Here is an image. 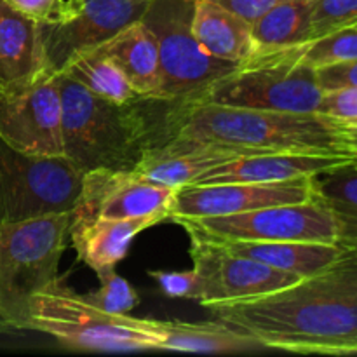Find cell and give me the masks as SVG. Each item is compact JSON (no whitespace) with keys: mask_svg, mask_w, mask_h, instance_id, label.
I'll return each instance as SVG.
<instances>
[{"mask_svg":"<svg viewBox=\"0 0 357 357\" xmlns=\"http://www.w3.org/2000/svg\"><path fill=\"white\" fill-rule=\"evenodd\" d=\"M70 213L0 223V319L10 331L28 328L30 300L58 279Z\"/></svg>","mask_w":357,"mask_h":357,"instance_id":"277c9868","label":"cell"},{"mask_svg":"<svg viewBox=\"0 0 357 357\" xmlns=\"http://www.w3.org/2000/svg\"><path fill=\"white\" fill-rule=\"evenodd\" d=\"M190 237L232 243V241H302L337 244L340 222L337 215L314 197L296 204L271 206L229 216L176 218Z\"/></svg>","mask_w":357,"mask_h":357,"instance_id":"9c48e42d","label":"cell"},{"mask_svg":"<svg viewBox=\"0 0 357 357\" xmlns=\"http://www.w3.org/2000/svg\"><path fill=\"white\" fill-rule=\"evenodd\" d=\"M317 112L333 115V117L342 119L349 124L357 126V87L324 93Z\"/></svg>","mask_w":357,"mask_h":357,"instance_id":"f546056e","label":"cell"},{"mask_svg":"<svg viewBox=\"0 0 357 357\" xmlns=\"http://www.w3.org/2000/svg\"><path fill=\"white\" fill-rule=\"evenodd\" d=\"M324 91L316 68L298 58V45L257 54L187 101L268 112H317Z\"/></svg>","mask_w":357,"mask_h":357,"instance_id":"5b68a950","label":"cell"},{"mask_svg":"<svg viewBox=\"0 0 357 357\" xmlns=\"http://www.w3.org/2000/svg\"><path fill=\"white\" fill-rule=\"evenodd\" d=\"M149 6L150 0H66L61 20L40 24L45 70L61 73L73 56L101 47L142 20Z\"/></svg>","mask_w":357,"mask_h":357,"instance_id":"8fae6325","label":"cell"},{"mask_svg":"<svg viewBox=\"0 0 357 357\" xmlns=\"http://www.w3.org/2000/svg\"><path fill=\"white\" fill-rule=\"evenodd\" d=\"M44 70L40 24L0 0V82H21Z\"/></svg>","mask_w":357,"mask_h":357,"instance_id":"d6986e66","label":"cell"},{"mask_svg":"<svg viewBox=\"0 0 357 357\" xmlns=\"http://www.w3.org/2000/svg\"><path fill=\"white\" fill-rule=\"evenodd\" d=\"M338 222H340V236L337 244L357 260V222L356 220H338Z\"/></svg>","mask_w":357,"mask_h":357,"instance_id":"836d02e7","label":"cell"},{"mask_svg":"<svg viewBox=\"0 0 357 357\" xmlns=\"http://www.w3.org/2000/svg\"><path fill=\"white\" fill-rule=\"evenodd\" d=\"M28 328L77 351H159L152 335L129 324L122 314L114 316L96 309L59 278L31 296Z\"/></svg>","mask_w":357,"mask_h":357,"instance_id":"8992f818","label":"cell"},{"mask_svg":"<svg viewBox=\"0 0 357 357\" xmlns=\"http://www.w3.org/2000/svg\"><path fill=\"white\" fill-rule=\"evenodd\" d=\"M352 162L345 159L319 155H302V153L261 152L248 153L232 160L211 167L202 173L190 185L216 183H260V181H282L298 176H314L338 164Z\"/></svg>","mask_w":357,"mask_h":357,"instance_id":"ac0fdd59","label":"cell"},{"mask_svg":"<svg viewBox=\"0 0 357 357\" xmlns=\"http://www.w3.org/2000/svg\"><path fill=\"white\" fill-rule=\"evenodd\" d=\"M218 244H222L230 253L293 272L303 279L319 274L321 271L333 265L344 253L338 244L302 241H232Z\"/></svg>","mask_w":357,"mask_h":357,"instance_id":"7402d4cb","label":"cell"},{"mask_svg":"<svg viewBox=\"0 0 357 357\" xmlns=\"http://www.w3.org/2000/svg\"><path fill=\"white\" fill-rule=\"evenodd\" d=\"M7 331H10V330L6 326V323H3V321L0 319V333H7Z\"/></svg>","mask_w":357,"mask_h":357,"instance_id":"e575fe53","label":"cell"},{"mask_svg":"<svg viewBox=\"0 0 357 357\" xmlns=\"http://www.w3.org/2000/svg\"><path fill=\"white\" fill-rule=\"evenodd\" d=\"M13 9L24 16L31 17L38 24L56 23L63 17L66 9V0H3Z\"/></svg>","mask_w":357,"mask_h":357,"instance_id":"4dcf8cb0","label":"cell"},{"mask_svg":"<svg viewBox=\"0 0 357 357\" xmlns=\"http://www.w3.org/2000/svg\"><path fill=\"white\" fill-rule=\"evenodd\" d=\"M100 49L114 59L139 98L160 100L157 42L152 30L142 20L119 31Z\"/></svg>","mask_w":357,"mask_h":357,"instance_id":"44dd1931","label":"cell"},{"mask_svg":"<svg viewBox=\"0 0 357 357\" xmlns=\"http://www.w3.org/2000/svg\"><path fill=\"white\" fill-rule=\"evenodd\" d=\"M213 2L220 3L225 9L232 10L234 14L246 20L248 23L253 24L258 17L264 16L265 13L275 7L278 3L284 2V0H213Z\"/></svg>","mask_w":357,"mask_h":357,"instance_id":"d6a6232c","label":"cell"},{"mask_svg":"<svg viewBox=\"0 0 357 357\" xmlns=\"http://www.w3.org/2000/svg\"><path fill=\"white\" fill-rule=\"evenodd\" d=\"M132 326L152 335L159 344V351L199 352V354H244L267 351L250 335L234 330L222 321L187 323V321L139 319L122 314Z\"/></svg>","mask_w":357,"mask_h":357,"instance_id":"e0dca14e","label":"cell"},{"mask_svg":"<svg viewBox=\"0 0 357 357\" xmlns=\"http://www.w3.org/2000/svg\"><path fill=\"white\" fill-rule=\"evenodd\" d=\"M208 309L213 319L250 335L265 349L357 354V260L344 251L333 265L289 288Z\"/></svg>","mask_w":357,"mask_h":357,"instance_id":"6da1fadb","label":"cell"},{"mask_svg":"<svg viewBox=\"0 0 357 357\" xmlns=\"http://www.w3.org/2000/svg\"><path fill=\"white\" fill-rule=\"evenodd\" d=\"M164 216L145 218H105V216L70 215L68 236L79 261L86 264L98 278L115 271L124 260L132 239L143 230L164 222Z\"/></svg>","mask_w":357,"mask_h":357,"instance_id":"9a60e30c","label":"cell"},{"mask_svg":"<svg viewBox=\"0 0 357 357\" xmlns=\"http://www.w3.org/2000/svg\"><path fill=\"white\" fill-rule=\"evenodd\" d=\"M312 180L316 195L338 220L357 222V160L321 171Z\"/></svg>","mask_w":357,"mask_h":357,"instance_id":"d4e9b609","label":"cell"},{"mask_svg":"<svg viewBox=\"0 0 357 357\" xmlns=\"http://www.w3.org/2000/svg\"><path fill=\"white\" fill-rule=\"evenodd\" d=\"M174 194L176 188L150 180L135 169H93L84 173L82 190L70 215L105 218L160 215L169 220Z\"/></svg>","mask_w":357,"mask_h":357,"instance_id":"5bb4252c","label":"cell"},{"mask_svg":"<svg viewBox=\"0 0 357 357\" xmlns=\"http://www.w3.org/2000/svg\"><path fill=\"white\" fill-rule=\"evenodd\" d=\"M298 58L312 68L338 65L357 59V26L333 31L298 45Z\"/></svg>","mask_w":357,"mask_h":357,"instance_id":"484cf974","label":"cell"},{"mask_svg":"<svg viewBox=\"0 0 357 357\" xmlns=\"http://www.w3.org/2000/svg\"><path fill=\"white\" fill-rule=\"evenodd\" d=\"M310 13L312 0H284L258 17L253 23V56L307 44L310 40Z\"/></svg>","mask_w":357,"mask_h":357,"instance_id":"603a6c76","label":"cell"},{"mask_svg":"<svg viewBox=\"0 0 357 357\" xmlns=\"http://www.w3.org/2000/svg\"><path fill=\"white\" fill-rule=\"evenodd\" d=\"M356 26H357V24H356Z\"/></svg>","mask_w":357,"mask_h":357,"instance_id":"d590c367","label":"cell"},{"mask_svg":"<svg viewBox=\"0 0 357 357\" xmlns=\"http://www.w3.org/2000/svg\"><path fill=\"white\" fill-rule=\"evenodd\" d=\"M98 279H100V289L84 295L87 302L96 309L107 314H114V316H121V314H129L139 303L138 293L115 271Z\"/></svg>","mask_w":357,"mask_h":357,"instance_id":"4316f807","label":"cell"},{"mask_svg":"<svg viewBox=\"0 0 357 357\" xmlns=\"http://www.w3.org/2000/svg\"><path fill=\"white\" fill-rule=\"evenodd\" d=\"M160 138L201 139L248 153L279 152L357 160V126L321 112H268L166 101ZM160 142V143H162Z\"/></svg>","mask_w":357,"mask_h":357,"instance_id":"7a4b0ae2","label":"cell"},{"mask_svg":"<svg viewBox=\"0 0 357 357\" xmlns=\"http://www.w3.org/2000/svg\"><path fill=\"white\" fill-rule=\"evenodd\" d=\"M241 155H248V152L222 143L173 136L146 150L135 171L153 181L180 188L194 183L211 167Z\"/></svg>","mask_w":357,"mask_h":357,"instance_id":"2e32d148","label":"cell"},{"mask_svg":"<svg viewBox=\"0 0 357 357\" xmlns=\"http://www.w3.org/2000/svg\"><path fill=\"white\" fill-rule=\"evenodd\" d=\"M61 73L96 96L107 100L126 103L139 98L122 70L100 47L73 56Z\"/></svg>","mask_w":357,"mask_h":357,"instance_id":"cb8c5ba5","label":"cell"},{"mask_svg":"<svg viewBox=\"0 0 357 357\" xmlns=\"http://www.w3.org/2000/svg\"><path fill=\"white\" fill-rule=\"evenodd\" d=\"M82 178L65 155H28L0 139V223L72 213Z\"/></svg>","mask_w":357,"mask_h":357,"instance_id":"ba28073f","label":"cell"},{"mask_svg":"<svg viewBox=\"0 0 357 357\" xmlns=\"http://www.w3.org/2000/svg\"><path fill=\"white\" fill-rule=\"evenodd\" d=\"M192 33L215 58L244 63L255 54L253 24L213 0H195Z\"/></svg>","mask_w":357,"mask_h":357,"instance_id":"ffe728a7","label":"cell"},{"mask_svg":"<svg viewBox=\"0 0 357 357\" xmlns=\"http://www.w3.org/2000/svg\"><path fill=\"white\" fill-rule=\"evenodd\" d=\"M194 7L195 0H150L142 17L157 42L162 101L194 100L239 66L215 58L199 44L192 33Z\"/></svg>","mask_w":357,"mask_h":357,"instance_id":"52a82bcc","label":"cell"},{"mask_svg":"<svg viewBox=\"0 0 357 357\" xmlns=\"http://www.w3.org/2000/svg\"><path fill=\"white\" fill-rule=\"evenodd\" d=\"M150 278L155 279L162 293H166L171 298H187L199 302V278L197 272L181 271V272H167V271H150Z\"/></svg>","mask_w":357,"mask_h":357,"instance_id":"f1b7e54d","label":"cell"},{"mask_svg":"<svg viewBox=\"0 0 357 357\" xmlns=\"http://www.w3.org/2000/svg\"><path fill=\"white\" fill-rule=\"evenodd\" d=\"M316 197L312 176L260 183L185 185L176 188L169 220L229 216L271 206L296 204Z\"/></svg>","mask_w":357,"mask_h":357,"instance_id":"4fadbf2b","label":"cell"},{"mask_svg":"<svg viewBox=\"0 0 357 357\" xmlns=\"http://www.w3.org/2000/svg\"><path fill=\"white\" fill-rule=\"evenodd\" d=\"M0 139L28 155H63L59 73L44 70L21 82H0Z\"/></svg>","mask_w":357,"mask_h":357,"instance_id":"30bf717a","label":"cell"},{"mask_svg":"<svg viewBox=\"0 0 357 357\" xmlns=\"http://www.w3.org/2000/svg\"><path fill=\"white\" fill-rule=\"evenodd\" d=\"M317 82L324 93L357 87V59L316 70Z\"/></svg>","mask_w":357,"mask_h":357,"instance_id":"1f68e13d","label":"cell"},{"mask_svg":"<svg viewBox=\"0 0 357 357\" xmlns=\"http://www.w3.org/2000/svg\"><path fill=\"white\" fill-rule=\"evenodd\" d=\"M356 24L357 0H312L310 40Z\"/></svg>","mask_w":357,"mask_h":357,"instance_id":"83f0119b","label":"cell"},{"mask_svg":"<svg viewBox=\"0 0 357 357\" xmlns=\"http://www.w3.org/2000/svg\"><path fill=\"white\" fill-rule=\"evenodd\" d=\"M190 257L201 289L197 303L204 307L260 298L303 279L253 258L234 255L222 244L197 237H190Z\"/></svg>","mask_w":357,"mask_h":357,"instance_id":"7c38bea8","label":"cell"},{"mask_svg":"<svg viewBox=\"0 0 357 357\" xmlns=\"http://www.w3.org/2000/svg\"><path fill=\"white\" fill-rule=\"evenodd\" d=\"M63 155L80 171L135 169L143 153L162 142L160 124L145 114L142 98L126 103L93 94L59 73Z\"/></svg>","mask_w":357,"mask_h":357,"instance_id":"3957f363","label":"cell"}]
</instances>
